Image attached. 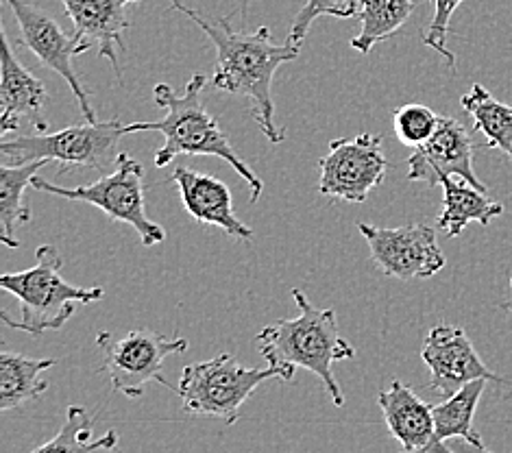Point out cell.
Wrapping results in <instances>:
<instances>
[{
  "mask_svg": "<svg viewBox=\"0 0 512 453\" xmlns=\"http://www.w3.org/2000/svg\"><path fill=\"white\" fill-rule=\"evenodd\" d=\"M0 35H3V53H0V109H3L0 112V133L7 136L11 131H18L22 125L20 120H29L35 131L46 133V85L27 66H22L5 29H0Z\"/></svg>",
  "mask_w": 512,
  "mask_h": 453,
  "instance_id": "9a60e30c",
  "label": "cell"
},
{
  "mask_svg": "<svg viewBox=\"0 0 512 453\" xmlns=\"http://www.w3.org/2000/svg\"><path fill=\"white\" fill-rule=\"evenodd\" d=\"M170 7L188 16L216 46V70L212 83L216 90L245 96L251 101V116L271 144L284 142V131L275 122L273 77L279 66L297 59L301 46L277 44L271 31H236L229 18L210 20L197 9L186 7L181 0H170Z\"/></svg>",
  "mask_w": 512,
  "mask_h": 453,
  "instance_id": "6da1fadb",
  "label": "cell"
},
{
  "mask_svg": "<svg viewBox=\"0 0 512 453\" xmlns=\"http://www.w3.org/2000/svg\"><path fill=\"white\" fill-rule=\"evenodd\" d=\"M443 188V212L438 216V229L449 238L460 236L467 225L480 223L489 227L493 218L504 214L502 203L486 197V192L475 188L471 181L462 177H445Z\"/></svg>",
  "mask_w": 512,
  "mask_h": 453,
  "instance_id": "d6986e66",
  "label": "cell"
},
{
  "mask_svg": "<svg viewBox=\"0 0 512 453\" xmlns=\"http://www.w3.org/2000/svg\"><path fill=\"white\" fill-rule=\"evenodd\" d=\"M96 347L103 351V371L114 393L140 399L149 382H160L177 393V386L168 384V379L162 377V364L170 355L186 353L190 345L186 338H168L142 329L125 336L101 332L96 336Z\"/></svg>",
  "mask_w": 512,
  "mask_h": 453,
  "instance_id": "ba28073f",
  "label": "cell"
},
{
  "mask_svg": "<svg viewBox=\"0 0 512 453\" xmlns=\"http://www.w3.org/2000/svg\"><path fill=\"white\" fill-rule=\"evenodd\" d=\"M207 85L205 75H194L188 83L184 94H177L168 83H157L153 88V101L157 107L166 109V116L160 122H131L123 127L125 136L140 131H157L164 136V146L155 151V166L164 168L177 157H218L236 170L240 179L251 190V201L255 203L262 197L264 183L245 164L234 146L229 142V136L223 131L207 107L203 105V88Z\"/></svg>",
  "mask_w": 512,
  "mask_h": 453,
  "instance_id": "7a4b0ae2",
  "label": "cell"
},
{
  "mask_svg": "<svg viewBox=\"0 0 512 453\" xmlns=\"http://www.w3.org/2000/svg\"><path fill=\"white\" fill-rule=\"evenodd\" d=\"M358 231L369 244L373 264L388 277L412 281L430 279L443 271L445 255L430 225L375 227L358 223Z\"/></svg>",
  "mask_w": 512,
  "mask_h": 453,
  "instance_id": "30bf717a",
  "label": "cell"
},
{
  "mask_svg": "<svg viewBox=\"0 0 512 453\" xmlns=\"http://www.w3.org/2000/svg\"><path fill=\"white\" fill-rule=\"evenodd\" d=\"M421 360L430 369V390L443 399L475 379H489L499 386L512 388V379L493 373L471 345L465 329L436 325L423 342Z\"/></svg>",
  "mask_w": 512,
  "mask_h": 453,
  "instance_id": "7c38bea8",
  "label": "cell"
},
{
  "mask_svg": "<svg viewBox=\"0 0 512 453\" xmlns=\"http://www.w3.org/2000/svg\"><path fill=\"white\" fill-rule=\"evenodd\" d=\"M460 105L473 118V129L484 133L489 149H499L512 162V105L497 101L482 83H473Z\"/></svg>",
  "mask_w": 512,
  "mask_h": 453,
  "instance_id": "7402d4cb",
  "label": "cell"
},
{
  "mask_svg": "<svg viewBox=\"0 0 512 453\" xmlns=\"http://www.w3.org/2000/svg\"><path fill=\"white\" fill-rule=\"evenodd\" d=\"M486 384H489V379H475V382L462 386L458 393L432 406L434 438L428 453H434V451L449 453V447L445 445V440L449 438H462L467 445L486 451V445L482 443L480 434L475 432L473 427V416H475V410H478V403L482 399Z\"/></svg>",
  "mask_w": 512,
  "mask_h": 453,
  "instance_id": "ac0fdd59",
  "label": "cell"
},
{
  "mask_svg": "<svg viewBox=\"0 0 512 453\" xmlns=\"http://www.w3.org/2000/svg\"><path fill=\"white\" fill-rule=\"evenodd\" d=\"M57 366V360H33L20 353H0V410H14L22 403L40 399L48 382L40 375Z\"/></svg>",
  "mask_w": 512,
  "mask_h": 453,
  "instance_id": "44dd1931",
  "label": "cell"
},
{
  "mask_svg": "<svg viewBox=\"0 0 512 453\" xmlns=\"http://www.w3.org/2000/svg\"><path fill=\"white\" fill-rule=\"evenodd\" d=\"M438 122H441V116L432 112L428 105H421V103L401 105L393 114V127H395L397 140L401 144L412 146V149H417V146L425 144L434 136L438 129Z\"/></svg>",
  "mask_w": 512,
  "mask_h": 453,
  "instance_id": "d4e9b609",
  "label": "cell"
},
{
  "mask_svg": "<svg viewBox=\"0 0 512 453\" xmlns=\"http://www.w3.org/2000/svg\"><path fill=\"white\" fill-rule=\"evenodd\" d=\"M46 164V159H38V162L0 166V223H3L0 240L9 249L20 247V240L14 236V229L18 225L31 223L27 188Z\"/></svg>",
  "mask_w": 512,
  "mask_h": 453,
  "instance_id": "ffe728a7",
  "label": "cell"
},
{
  "mask_svg": "<svg viewBox=\"0 0 512 453\" xmlns=\"http://www.w3.org/2000/svg\"><path fill=\"white\" fill-rule=\"evenodd\" d=\"M292 382L295 369L268 364L266 369L240 364L231 353H221L212 360L190 364L181 373L177 395L190 414L218 416L227 425L240 419V408L268 379Z\"/></svg>",
  "mask_w": 512,
  "mask_h": 453,
  "instance_id": "5b68a950",
  "label": "cell"
},
{
  "mask_svg": "<svg viewBox=\"0 0 512 453\" xmlns=\"http://www.w3.org/2000/svg\"><path fill=\"white\" fill-rule=\"evenodd\" d=\"M136 3L140 0H62L66 14L75 24L72 38L83 48V53L96 48L112 64L120 85H123V70H120L118 51H127L125 33L129 31L125 9Z\"/></svg>",
  "mask_w": 512,
  "mask_h": 453,
  "instance_id": "5bb4252c",
  "label": "cell"
},
{
  "mask_svg": "<svg viewBox=\"0 0 512 453\" xmlns=\"http://www.w3.org/2000/svg\"><path fill=\"white\" fill-rule=\"evenodd\" d=\"M445 177H462L475 188L489 192L473 170V140L467 127L456 118L441 116L434 136L417 146L408 159V181L441 186Z\"/></svg>",
  "mask_w": 512,
  "mask_h": 453,
  "instance_id": "4fadbf2b",
  "label": "cell"
},
{
  "mask_svg": "<svg viewBox=\"0 0 512 453\" xmlns=\"http://www.w3.org/2000/svg\"><path fill=\"white\" fill-rule=\"evenodd\" d=\"M292 299L297 303V316L266 325L255 336V345L268 364L314 373L321 379L334 406L343 408L345 395L332 371V364L356 358V349L340 336L334 310L316 308L306 297V292L297 288L292 290Z\"/></svg>",
  "mask_w": 512,
  "mask_h": 453,
  "instance_id": "3957f363",
  "label": "cell"
},
{
  "mask_svg": "<svg viewBox=\"0 0 512 453\" xmlns=\"http://www.w3.org/2000/svg\"><path fill=\"white\" fill-rule=\"evenodd\" d=\"M358 11H360V0H308V3L297 11L295 20H292L288 42L301 46L316 18L321 16L358 18Z\"/></svg>",
  "mask_w": 512,
  "mask_h": 453,
  "instance_id": "484cf974",
  "label": "cell"
},
{
  "mask_svg": "<svg viewBox=\"0 0 512 453\" xmlns=\"http://www.w3.org/2000/svg\"><path fill=\"white\" fill-rule=\"evenodd\" d=\"M504 308H506V312H508V316H510V323H512V277H510V297H508V301L504 303Z\"/></svg>",
  "mask_w": 512,
  "mask_h": 453,
  "instance_id": "83f0119b",
  "label": "cell"
},
{
  "mask_svg": "<svg viewBox=\"0 0 512 453\" xmlns=\"http://www.w3.org/2000/svg\"><path fill=\"white\" fill-rule=\"evenodd\" d=\"M173 181L177 183L186 212L197 223L218 227L240 240L253 238V229L234 214V201H231L227 183L186 166L175 168Z\"/></svg>",
  "mask_w": 512,
  "mask_h": 453,
  "instance_id": "2e32d148",
  "label": "cell"
},
{
  "mask_svg": "<svg viewBox=\"0 0 512 453\" xmlns=\"http://www.w3.org/2000/svg\"><path fill=\"white\" fill-rule=\"evenodd\" d=\"M434 3V18L430 22V27L423 33V42L441 55L449 68H456V57L454 53H449L447 48V38H449V22L454 11L465 3V0H432Z\"/></svg>",
  "mask_w": 512,
  "mask_h": 453,
  "instance_id": "4316f807",
  "label": "cell"
},
{
  "mask_svg": "<svg viewBox=\"0 0 512 453\" xmlns=\"http://www.w3.org/2000/svg\"><path fill=\"white\" fill-rule=\"evenodd\" d=\"M390 436H393L404 451H421L428 453L434 438V412L432 406L421 401L412 390L393 379L388 390L377 395Z\"/></svg>",
  "mask_w": 512,
  "mask_h": 453,
  "instance_id": "e0dca14e",
  "label": "cell"
},
{
  "mask_svg": "<svg viewBox=\"0 0 512 453\" xmlns=\"http://www.w3.org/2000/svg\"><path fill=\"white\" fill-rule=\"evenodd\" d=\"M412 0H360V31L351 40V48L369 55L375 44L388 40L410 20Z\"/></svg>",
  "mask_w": 512,
  "mask_h": 453,
  "instance_id": "603a6c76",
  "label": "cell"
},
{
  "mask_svg": "<svg viewBox=\"0 0 512 453\" xmlns=\"http://www.w3.org/2000/svg\"><path fill=\"white\" fill-rule=\"evenodd\" d=\"M92 425L94 419L88 414V410L81 406H68L66 410V421L62 430L57 432L55 438L48 440V443L35 447L33 453H46V451H109L116 449L118 445V432L109 430L105 436L92 440Z\"/></svg>",
  "mask_w": 512,
  "mask_h": 453,
  "instance_id": "cb8c5ba5",
  "label": "cell"
},
{
  "mask_svg": "<svg viewBox=\"0 0 512 453\" xmlns=\"http://www.w3.org/2000/svg\"><path fill=\"white\" fill-rule=\"evenodd\" d=\"M114 173L103 175L88 186L64 188L57 183L35 177L31 186L40 192L53 194L68 201H79L99 207L116 223H125L136 229L144 247H155L166 240V231L162 225L146 216V197H144V166L136 162L129 153H118Z\"/></svg>",
  "mask_w": 512,
  "mask_h": 453,
  "instance_id": "8992f818",
  "label": "cell"
},
{
  "mask_svg": "<svg viewBox=\"0 0 512 453\" xmlns=\"http://www.w3.org/2000/svg\"><path fill=\"white\" fill-rule=\"evenodd\" d=\"M5 3L16 16L20 27V44L27 46L46 68L55 70L70 85V92L79 101L85 122H99L90 105V96L81 85L75 68H72V59L83 55V48L72 35L68 38L62 27L40 7L27 3V0H5Z\"/></svg>",
  "mask_w": 512,
  "mask_h": 453,
  "instance_id": "8fae6325",
  "label": "cell"
},
{
  "mask_svg": "<svg viewBox=\"0 0 512 453\" xmlns=\"http://www.w3.org/2000/svg\"><path fill=\"white\" fill-rule=\"evenodd\" d=\"M319 192L329 199L364 203L386 177L388 159L382 153V138L360 133L356 138H338L329 144L319 162Z\"/></svg>",
  "mask_w": 512,
  "mask_h": 453,
  "instance_id": "9c48e42d",
  "label": "cell"
},
{
  "mask_svg": "<svg viewBox=\"0 0 512 453\" xmlns=\"http://www.w3.org/2000/svg\"><path fill=\"white\" fill-rule=\"evenodd\" d=\"M62 266L64 257L57 247L42 244L35 249V264L31 268L0 277V288L11 292L20 303L18 321H11L3 312V323L7 327L20 329L31 336H42L44 332L62 329L75 314V305H88L105 297L103 288L68 284L59 273Z\"/></svg>",
  "mask_w": 512,
  "mask_h": 453,
  "instance_id": "277c9868",
  "label": "cell"
},
{
  "mask_svg": "<svg viewBox=\"0 0 512 453\" xmlns=\"http://www.w3.org/2000/svg\"><path fill=\"white\" fill-rule=\"evenodd\" d=\"M123 122L112 118L107 122H85L79 127H68L55 133L35 131L31 136H18L5 140L0 151L14 164H27L46 159V162H59L66 168H90L105 170L109 164H116V144L123 133Z\"/></svg>",
  "mask_w": 512,
  "mask_h": 453,
  "instance_id": "52a82bcc",
  "label": "cell"
}]
</instances>
